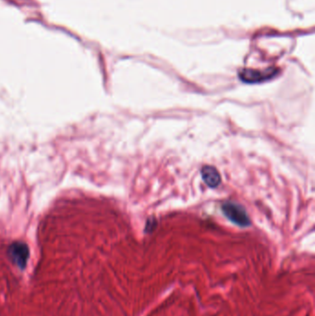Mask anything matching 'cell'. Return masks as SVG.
Wrapping results in <instances>:
<instances>
[{"label":"cell","mask_w":315,"mask_h":316,"mask_svg":"<svg viewBox=\"0 0 315 316\" xmlns=\"http://www.w3.org/2000/svg\"><path fill=\"white\" fill-rule=\"evenodd\" d=\"M222 211L231 222L239 227L245 228L250 224L249 215L240 204L233 202H226L222 205Z\"/></svg>","instance_id":"obj_1"},{"label":"cell","mask_w":315,"mask_h":316,"mask_svg":"<svg viewBox=\"0 0 315 316\" xmlns=\"http://www.w3.org/2000/svg\"><path fill=\"white\" fill-rule=\"evenodd\" d=\"M277 73L276 70L268 69L264 72L260 71H251V70H244L239 72V78L241 81L248 83H257V82H265L267 80L272 79Z\"/></svg>","instance_id":"obj_2"},{"label":"cell","mask_w":315,"mask_h":316,"mask_svg":"<svg viewBox=\"0 0 315 316\" xmlns=\"http://www.w3.org/2000/svg\"><path fill=\"white\" fill-rule=\"evenodd\" d=\"M10 259L14 262L17 266H19L21 269L25 267L26 263L29 257L28 248L24 244L16 243L10 247Z\"/></svg>","instance_id":"obj_3"},{"label":"cell","mask_w":315,"mask_h":316,"mask_svg":"<svg viewBox=\"0 0 315 316\" xmlns=\"http://www.w3.org/2000/svg\"><path fill=\"white\" fill-rule=\"evenodd\" d=\"M202 178L204 183L210 188H216L221 182V177L217 169L213 166H204L202 169Z\"/></svg>","instance_id":"obj_4"}]
</instances>
